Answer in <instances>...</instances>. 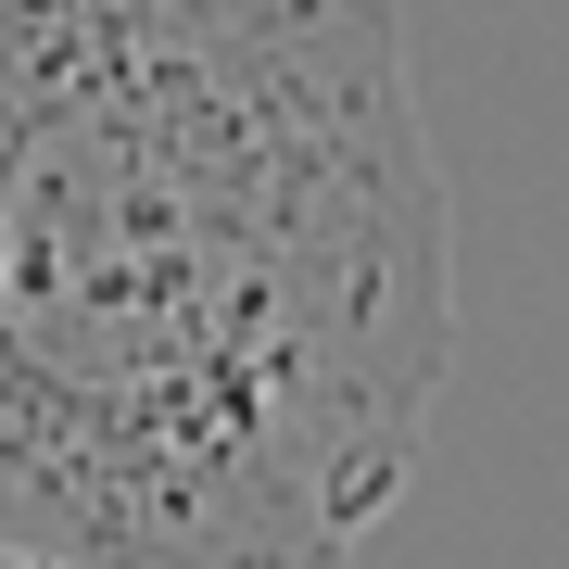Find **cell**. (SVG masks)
Wrapping results in <instances>:
<instances>
[{
	"label": "cell",
	"mask_w": 569,
	"mask_h": 569,
	"mask_svg": "<svg viewBox=\"0 0 569 569\" xmlns=\"http://www.w3.org/2000/svg\"><path fill=\"white\" fill-rule=\"evenodd\" d=\"M456 380L392 0H0V545L342 569Z\"/></svg>",
	"instance_id": "obj_1"
},
{
	"label": "cell",
	"mask_w": 569,
	"mask_h": 569,
	"mask_svg": "<svg viewBox=\"0 0 569 569\" xmlns=\"http://www.w3.org/2000/svg\"><path fill=\"white\" fill-rule=\"evenodd\" d=\"M0 569H63V557H13V545H0Z\"/></svg>",
	"instance_id": "obj_2"
}]
</instances>
